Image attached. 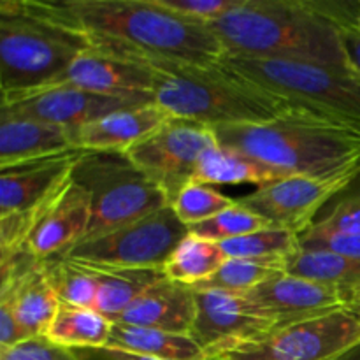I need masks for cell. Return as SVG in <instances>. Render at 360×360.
Here are the masks:
<instances>
[{
  "label": "cell",
  "mask_w": 360,
  "mask_h": 360,
  "mask_svg": "<svg viewBox=\"0 0 360 360\" xmlns=\"http://www.w3.org/2000/svg\"><path fill=\"white\" fill-rule=\"evenodd\" d=\"M91 49L129 62L218 65L227 56L210 25L185 20L155 0H27Z\"/></svg>",
  "instance_id": "1"
},
{
  "label": "cell",
  "mask_w": 360,
  "mask_h": 360,
  "mask_svg": "<svg viewBox=\"0 0 360 360\" xmlns=\"http://www.w3.org/2000/svg\"><path fill=\"white\" fill-rule=\"evenodd\" d=\"M359 9L347 0H239L210 28L231 56L354 70L343 30L355 28Z\"/></svg>",
  "instance_id": "2"
},
{
  "label": "cell",
  "mask_w": 360,
  "mask_h": 360,
  "mask_svg": "<svg viewBox=\"0 0 360 360\" xmlns=\"http://www.w3.org/2000/svg\"><path fill=\"white\" fill-rule=\"evenodd\" d=\"M224 146L236 148L283 176L354 181L360 176V136L292 108L266 123L214 129Z\"/></svg>",
  "instance_id": "3"
},
{
  "label": "cell",
  "mask_w": 360,
  "mask_h": 360,
  "mask_svg": "<svg viewBox=\"0 0 360 360\" xmlns=\"http://www.w3.org/2000/svg\"><path fill=\"white\" fill-rule=\"evenodd\" d=\"M153 102L178 120L210 129L266 123L294 105L259 84L218 65L150 63Z\"/></svg>",
  "instance_id": "4"
},
{
  "label": "cell",
  "mask_w": 360,
  "mask_h": 360,
  "mask_svg": "<svg viewBox=\"0 0 360 360\" xmlns=\"http://www.w3.org/2000/svg\"><path fill=\"white\" fill-rule=\"evenodd\" d=\"M86 49L79 35L32 11L27 0L0 2L2 98L42 86Z\"/></svg>",
  "instance_id": "5"
},
{
  "label": "cell",
  "mask_w": 360,
  "mask_h": 360,
  "mask_svg": "<svg viewBox=\"0 0 360 360\" xmlns=\"http://www.w3.org/2000/svg\"><path fill=\"white\" fill-rule=\"evenodd\" d=\"M221 63L294 108L360 136V74L355 70L231 55Z\"/></svg>",
  "instance_id": "6"
},
{
  "label": "cell",
  "mask_w": 360,
  "mask_h": 360,
  "mask_svg": "<svg viewBox=\"0 0 360 360\" xmlns=\"http://www.w3.org/2000/svg\"><path fill=\"white\" fill-rule=\"evenodd\" d=\"M72 179L91 199V225L84 239L169 206L164 192L120 151H81Z\"/></svg>",
  "instance_id": "7"
},
{
  "label": "cell",
  "mask_w": 360,
  "mask_h": 360,
  "mask_svg": "<svg viewBox=\"0 0 360 360\" xmlns=\"http://www.w3.org/2000/svg\"><path fill=\"white\" fill-rule=\"evenodd\" d=\"M188 236L171 206L160 207L136 221L83 239L62 259L101 269H150L164 267L176 246Z\"/></svg>",
  "instance_id": "8"
},
{
  "label": "cell",
  "mask_w": 360,
  "mask_h": 360,
  "mask_svg": "<svg viewBox=\"0 0 360 360\" xmlns=\"http://www.w3.org/2000/svg\"><path fill=\"white\" fill-rule=\"evenodd\" d=\"M359 341L360 320L348 308H341L225 348L210 360H327Z\"/></svg>",
  "instance_id": "9"
},
{
  "label": "cell",
  "mask_w": 360,
  "mask_h": 360,
  "mask_svg": "<svg viewBox=\"0 0 360 360\" xmlns=\"http://www.w3.org/2000/svg\"><path fill=\"white\" fill-rule=\"evenodd\" d=\"M218 144L220 141L210 127L172 118L127 155L164 192L171 206L176 195L193 181L204 155Z\"/></svg>",
  "instance_id": "10"
},
{
  "label": "cell",
  "mask_w": 360,
  "mask_h": 360,
  "mask_svg": "<svg viewBox=\"0 0 360 360\" xmlns=\"http://www.w3.org/2000/svg\"><path fill=\"white\" fill-rule=\"evenodd\" d=\"M354 181L288 176L259 186L255 192L238 199V202L273 227L301 236L319 220L327 204Z\"/></svg>",
  "instance_id": "11"
},
{
  "label": "cell",
  "mask_w": 360,
  "mask_h": 360,
  "mask_svg": "<svg viewBox=\"0 0 360 360\" xmlns=\"http://www.w3.org/2000/svg\"><path fill=\"white\" fill-rule=\"evenodd\" d=\"M55 88H77L91 94L153 102V70L144 63L129 62L90 48L51 81L27 94L2 98V105Z\"/></svg>",
  "instance_id": "12"
},
{
  "label": "cell",
  "mask_w": 360,
  "mask_h": 360,
  "mask_svg": "<svg viewBox=\"0 0 360 360\" xmlns=\"http://www.w3.org/2000/svg\"><path fill=\"white\" fill-rule=\"evenodd\" d=\"M195 299L197 316L192 338L206 350L207 357L276 330L273 320L245 294L195 290Z\"/></svg>",
  "instance_id": "13"
},
{
  "label": "cell",
  "mask_w": 360,
  "mask_h": 360,
  "mask_svg": "<svg viewBox=\"0 0 360 360\" xmlns=\"http://www.w3.org/2000/svg\"><path fill=\"white\" fill-rule=\"evenodd\" d=\"M60 306L42 260L28 252L0 262V315H7L25 338L44 336Z\"/></svg>",
  "instance_id": "14"
},
{
  "label": "cell",
  "mask_w": 360,
  "mask_h": 360,
  "mask_svg": "<svg viewBox=\"0 0 360 360\" xmlns=\"http://www.w3.org/2000/svg\"><path fill=\"white\" fill-rule=\"evenodd\" d=\"M245 295L273 320L276 329L319 319L348 306V297L338 287L287 273L245 292Z\"/></svg>",
  "instance_id": "15"
},
{
  "label": "cell",
  "mask_w": 360,
  "mask_h": 360,
  "mask_svg": "<svg viewBox=\"0 0 360 360\" xmlns=\"http://www.w3.org/2000/svg\"><path fill=\"white\" fill-rule=\"evenodd\" d=\"M143 104L150 102L91 94L77 88H55L0 105V115L39 120L76 132L81 127L90 125L104 116Z\"/></svg>",
  "instance_id": "16"
},
{
  "label": "cell",
  "mask_w": 360,
  "mask_h": 360,
  "mask_svg": "<svg viewBox=\"0 0 360 360\" xmlns=\"http://www.w3.org/2000/svg\"><path fill=\"white\" fill-rule=\"evenodd\" d=\"M81 151L0 169V214L30 210L63 188L72 179Z\"/></svg>",
  "instance_id": "17"
},
{
  "label": "cell",
  "mask_w": 360,
  "mask_h": 360,
  "mask_svg": "<svg viewBox=\"0 0 360 360\" xmlns=\"http://www.w3.org/2000/svg\"><path fill=\"white\" fill-rule=\"evenodd\" d=\"M91 225L90 193L77 183H69L55 206L46 213L27 243V252L39 260L63 255L83 241Z\"/></svg>",
  "instance_id": "18"
},
{
  "label": "cell",
  "mask_w": 360,
  "mask_h": 360,
  "mask_svg": "<svg viewBox=\"0 0 360 360\" xmlns=\"http://www.w3.org/2000/svg\"><path fill=\"white\" fill-rule=\"evenodd\" d=\"M195 316V290L164 278L129 306L115 323L192 336Z\"/></svg>",
  "instance_id": "19"
},
{
  "label": "cell",
  "mask_w": 360,
  "mask_h": 360,
  "mask_svg": "<svg viewBox=\"0 0 360 360\" xmlns=\"http://www.w3.org/2000/svg\"><path fill=\"white\" fill-rule=\"evenodd\" d=\"M79 151L76 132L30 118L0 115V169Z\"/></svg>",
  "instance_id": "20"
},
{
  "label": "cell",
  "mask_w": 360,
  "mask_h": 360,
  "mask_svg": "<svg viewBox=\"0 0 360 360\" xmlns=\"http://www.w3.org/2000/svg\"><path fill=\"white\" fill-rule=\"evenodd\" d=\"M172 120L155 102L122 109L76 130L77 148L83 151H120L127 153L141 141L153 136Z\"/></svg>",
  "instance_id": "21"
},
{
  "label": "cell",
  "mask_w": 360,
  "mask_h": 360,
  "mask_svg": "<svg viewBox=\"0 0 360 360\" xmlns=\"http://www.w3.org/2000/svg\"><path fill=\"white\" fill-rule=\"evenodd\" d=\"M288 178L236 148L218 144L200 160L193 181L202 185H267Z\"/></svg>",
  "instance_id": "22"
},
{
  "label": "cell",
  "mask_w": 360,
  "mask_h": 360,
  "mask_svg": "<svg viewBox=\"0 0 360 360\" xmlns=\"http://www.w3.org/2000/svg\"><path fill=\"white\" fill-rule=\"evenodd\" d=\"M86 269L94 274L97 283L94 309L111 322H115L129 306H132L148 288L167 278L162 267H150V269L86 267Z\"/></svg>",
  "instance_id": "23"
},
{
  "label": "cell",
  "mask_w": 360,
  "mask_h": 360,
  "mask_svg": "<svg viewBox=\"0 0 360 360\" xmlns=\"http://www.w3.org/2000/svg\"><path fill=\"white\" fill-rule=\"evenodd\" d=\"M109 347L122 348L157 360H210L206 350L192 336L144 329L127 323L112 322Z\"/></svg>",
  "instance_id": "24"
},
{
  "label": "cell",
  "mask_w": 360,
  "mask_h": 360,
  "mask_svg": "<svg viewBox=\"0 0 360 360\" xmlns=\"http://www.w3.org/2000/svg\"><path fill=\"white\" fill-rule=\"evenodd\" d=\"M285 273L338 287L345 292L348 302L360 292V257L301 248L287 259Z\"/></svg>",
  "instance_id": "25"
},
{
  "label": "cell",
  "mask_w": 360,
  "mask_h": 360,
  "mask_svg": "<svg viewBox=\"0 0 360 360\" xmlns=\"http://www.w3.org/2000/svg\"><path fill=\"white\" fill-rule=\"evenodd\" d=\"M112 322L91 308L60 302L44 336L65 348L108 347Z\"/></svg>",
  "instance_id": "26"
},
{
  "label": "cell",
  "mask_w": 360,
  "mask_h": 360,
  "mask_svg": "<svg viewBox=\"0 0 360 360\" xmlns=\"http://www.w3.org/2000/svg\"><path fill=\"white\" fill-rule=\"evenodd\" d=\"M227 260L218 243L188 234L169 255L162 269L167 280L193 288L213 276Z\"/></svg>",
  "instance_id": "27"
},
{
  "label": "cell",
  "mask_w": 360,
  "mask_h": 360,
  "mask_svg": "<svg viewBox=\"0 0 360 360\" xmlns=\"http://www.w3.org/2000/svg\"><path fill=\"white\" fill-rule=\"evenodd\" d=\"M285 267L287 259H229L213 276L195 285L193 290H225L245 294L273 280L278 274H283Z\"/></svg>",
  "instance_id": "28"
},
{
  "label": "cell",
  "mask_w": 360,
  "mask_h": 360,
  "mask_svg": "<svg viewBox=\"0 0 360 360\" xmlns=\"http://www.w3.org/2000/svg\"><path fill=\"white\" fill-rule=\"evenodd\" d=\"M42 264L60 302L94 309L97 283L94 274L86 267L69 262L62 257H51L42 260Z\"/></svg>",
  "instance_id": "29"
},
{
  "label": "cell",
  "mask_w": 360,
  "mask_h": 360,
  "mask_svg": "<svg viewBox=\"0 0 360 360\" xmlns=\"http://www.w3.org/2000/svg\"><path fill=\"white\" fill-rule=\"evenodd\" d=\"M229 259H288L301 250L299 236L283 229L269 227L243 238L220 243Z\"/></svg>",
  "instance_id": "30"
},
{
  "label": "cell",
  "mask_w": 360,
  "mask_h": 360,
  "mask_svg": "<svg viewBox=\"0 0 360 360\" xmlns=\"http://www.w3.org/2000/svg\"><path fill=\"white\" fill-rule=\"evenodd\" d=\"M234 206H238V199L218 192L213 186L195 181L188 183L171 202L176 217L188 229L232 210Z\"/></svg>",
  "instance_id": "31"
},
{
  "label": "cell",
  "mask_w": 360,
  "mask_h": 360,
  "mask_svg": "<svg viewBox=\"0 0 360 360\" xmlns=\"http://www.w3.org/2000/svg\"><path fill=\"white\" fill-rule=\"evenodd\" d=\"M269 227H273L269 221L238 202V206H234L232 210L224 211V213L217 214V217L210 218L202 224L190 227L188 234L220 245V243L243 238V236L253 234V232Z\"/></svg>",
  "instance_id": "32"
},
{
  "label": "cell",
  "mask_w": 360,
  "mask_h": 360,
  "mask_svg": "<svg viewBox=\"0 0 360 360\" xmlns=\"http://www.w3.org/2000/svg\"><path fill=\"white\" fill-rule=\"evenodd\" d=\"M311 231L360 236V176L326 206Z\"/></svg>",
  "instance_id": "33"
},
{
  "label": "cell",
  "mask_w": 360,
  "mask_h": 360,
  "mask_svg": "<svg viewBox=\"0 0 360 360\" xmlns=\"http://www.w3.org/2000/svg\"><path fill=\"white\" fill-rule=\"evenodd\" d=\"M155 2L185 20L210 25L234 9L239 0H155Z\"/></svg>",
  "instance_id": "34"
},
{
  "label": "cell",
  "mask_w": 360,
  "mask_h": 360,
  "mask_svg": "<svg viewBox=\"0 0 360 360\" xmlns=\"http://www.w3.org/2000/svg\"><path fill=\"white\" fill-rule=\"evenodd\" d=\"M0 360H77L70 348L60 347L46 336H35L0 348Z\"/></svg>",
  "instance_id": "35"
},
{
  "label": "cell",
  "mask_w": 360,
  "mask_h": 360,
  "mask_svg": "<svg viewBox=\"0 0 360 360\" xmlns=\"http://www.w3.org/2000/svg\"><path fill=\"white\" fill-rule=\"evenodd\" d=\"M299 245L302 250H327L348 257H360V236L352 234H329L308 229L299 236Z\"/></svg>",
  "instance_id": "36"
},
{
  "label": "cell",
  "mask_w": 360,
  "mask_h": 360,
  "mask_svg": "<svg viewBox=\"0 0 360 360\" xmlns=\"http://www.w3.org/2000/svg\"><path fill=\"white\" fill-rule=\"evenodd\" d=\"M77 360H157L146 355L134 354L115 347H91V348H72Z\"/></svg>",
  "instance_id": "37"
},
{
  "label": "cell",
  "mask_w": 360,
  "mask_h": 360,
  "mask_svg": "<svg viewBox=\"0 0 360 360\" xmlns=\"http://www.w3.org/2000/svg\"><path fill=\"white\" fill-rule=\"evenodd\" d=\"M343 46L345 51H347L350 67L355 72L360 74V32L355 30V28H345Z\"/></svg>",
  "instance_id": "38"
},
{
  "label": "cell",
  "mask_w": 360,
  "mask_h": 360,
  "mask_svg": "<svg viewBox=\"0 0 360 360\" xmlns=\"http://www.w3.org/2000/svg\"><path fill=\"white\" fill-rule=\"evenodd\" d=\"M327 360H360V341L359 343L352 345L350 348L343 350L341 354L334 355V357H330Z\"/></svg>",
  "instance_id": "39"
},
{
  "label": "cell",
  "mask_w": 360,
  "mask_h": 360,
  "mask_svg": "<svg viewBox=\"0 0 360 360\" xmlns=\"http://www.w3.org/2000/svg\"><path fill=\"white\" fill-rule=\"evenodd\" d=\"M347 308L350 309V311L354 313V315L360 320V292H359L357 295H354V297L350 299V302H348Z\"/></svg>",
  "instance_id": "40"
},
{
  "label": "cell",
  "mask_w": 360,
  "mask_h": 360,
  "mask_svg": "<svg viewBox=\"0 0 360 360\" xmlns=\"http://www.w3.org/2000/svg\"><path fill=\"white\" fill-rule=\"evenodd\" d=\"M355 30L360 32V9H359V16H357V21H355Z\"/></svg>",
  "instance_id": "41"
}]
</instances>
